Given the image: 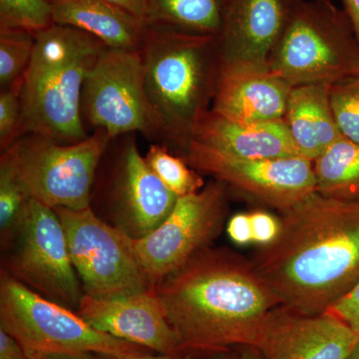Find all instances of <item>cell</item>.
Wrapping results in <instances>:
<instances>
[{"label": "cell", "instance_id": "obj_1", "mask_svg": "<svg viewBox=\"0 0 359 359\" xmlns=\"http://www.w3.org/2000/svg\"><path fill=\"white\" fill-rule=\"evenodd\" d=\"M280 212V235L252 263L283 306L325 313L359 283V200L316 191Z\"/></svg>", "mask_w": 359, "mask_h": 359}, {"label": "cell", "instance_id": "obj_2", "mask_svg": "<svg viewBox=\"0 0 359 359\" xmlns=\"http://www.w3.org/2000/svg\"><path fill=\"white\" fill-rule=\"evenodd\" d=\"M154 290L181 353L254 347L282 306L252 259L226 248L200 250Z\"/></svg>", "mask_w": 359, "mask_h": 359}, {"label": "cell", "instance_id": "obj_3", "mask_svg": "<svg viewBox=\"0 0 359 359\" xmlns=\"http://www.w3.org/2000/svg\"><path fill=\"white\" fill-rule=\"evenodd\" d=\"M139 51L158 139L184 154L216 94L222 67L217 37L146 25Z\"/></svg>", "mask_w": 359, "mask_h": 359}, {"label": "cell", "instance_id": "obj_4", "mask_svg": "<svg viewBox=\"0 0 359 359\" xmlns=\"http://www.w3.org/2000/svg\"><path fill=\"white\" fill-rule=\"evenodd\" d=\"M106 48L95 37L68 26L52 25L35 34L21 89L26 134L60 143H77L89 136L82 118V91Z\"/></svg>", "mask_w": 359, "mask_h": 359}, {"label": "cell", "instance_id": "obj_5", "mask_svg": "<svg viewBox=\"0 0 359 359\" xmlns=\"http://www.w3.org/2000/svg\"><path fill=\"white\" fill-rule=\"evenodd\" d=\"M266 65L292 87L355 75L359 41L346 11L330 0H299Z\"/></svg>", "mask_w": 359, "mask_h": 359}, {"label": "cell", "instance_id": "obj_6", "mask_svg": "<svg viewBox=\"0 0 359 359\" xmlns=\"http://www.w3.org/2000/svg\"><path fill=\"white\" fill-rule=\"evenodd\" d=\"M0 328L29 359L93 353L117 356L152 353L99 332L75 311L42 297L1 269Z\"/></svg>", "mask_w": 359, "mask_h": 359}, {"label": "cell", "instance_id": "obj_7", "mask_svg": "<svg viewBox=\"0 0 359 359\" xmlns=\"http://www.w3.org/2000/svg\"><path fill=\"white\" fill-rule=\"evenodd\" d=\"M111 141L102 129L77 143L27 133L1 154L11 160L29 199L52 209L83 210L91 205L97 172Z\"/></svg>", "mask_w": 359, "mask_h": 359}, {"label": "cell", "instance_id": "obj_8", "mask_svg": "<svg viewBox=\"0 0 359 359\" xmlns=\"http://www.w3.org/2000/svg\"><path fill=\"white\" fill-rule=\"evenodd\" d=\"M1 248V269L42 297L77 311L83 289L52 208L28 199Z\"/></svg>", "mask_w": 359, "mask_h": 359}, {"label": "cell", "instance_id": "obj_9", "mask_svg": "<svg viewBox=\"0 0 359 359\" xmlns=\"http://www.w3.org/2000/svg\"><path fill=\"white\" fill-rule=\"evenodd\" d=\"M85 295L115 299L153 289L132 247V238L101 219L91 207L53 209Z\"/></svg>", "mask_w": 359, "mask_h": 359}, {"label": "cell", "instance_id": "obj_10", "mask_svg": "<svg viewBox=\"0 0 359 359\" xmlns=\"http://www.w3.org/2000/svg\"><path fill=\"white\" fill-rule=\"evenodd\" d=\"M228 189L214 180L199 192L179 197L159 226L145 237L132 238L135 256L153 287L210 247L221 233L228 212Z\"/></svg>", "mask_w": 359, "mask_h": 359}, {"label": "cell", "instance_id": "obj_11", "mask_svg": "<svg viewBox=\"0 0 359 359\" xmlns=\"http://www.w3.org/2000/svg\"><path fill=\"white\" fill-rule=\"evenodd\" d=\"M81 113L84 124L104 130L112 140L137 132L158 139L140 51H103L85 79Z\"/></svg>", "mask_w": 359, "mask_h": 359}, {"label": "cell", "instance_id": "obj_12", "mask_svg": "<svg viewBox=\"0 0 359 359\" xmlns=\"http://www.w3.org/2000/svg\"><path fill=\"white\" fill-rule=\"evenodd\" d=\"M183 158L195 171L280 212L316 191L313 161L302 156L248 159L192 140Z\"/></svg>", "mask_w": 359, "mask_h": 359}, {"label": "cell", "instance_id": "obj_13", "mask_svg": "<svg viewBox=\"0 0 359 359\" xmlns=\"http://www.w3.org/2000/svg\"><path fill=\"white\" fill-rule=\"evenodd\" d=\"M113 141L116 154L106 202L113 226L137 240L164 222L178 197L153 173L139 152L134 134Z\"/></svg>", "mask_w": 359, "mask_h": 359}, {"label": "cell", "instance_id": "obj_14", "mask_svg": "<svg viewBox=\"0 0 359 359\" xmlns=\"http://www.w3.org/2000/svg\"><path fill=\"white\" fill-rule=\"evenodd\" d=\"M358 342V332L332 311L309 314L280 306L254 347L263 359H349Z\"/></svg>", "mask_w": 359, "mask_h": 359}, {"label": "cell", "instance_id": "obj_15", "mask_svg": "<svg viewBox=\"0 0 359 359\" xmlns=\"http://www.w3.org/2000/svg\"><path fill=\"white\" fill-rule=\"evenodd\" d=\"M76 313L92 327L152 353L179 356L178 339L168 323L154 287L115 299L83 295Z\"/></svg>", "mask_w": 359, "mask_h": 359}, {"label": "cell", "instance_id": "obj_16", "mask_svg": "<svg viewBox=\"0 0 359 359\" xmlns=\"http://www.w3.org/2000/svg\"><path fill=\"white\" fill-rule=\"evenodd\" d=\"M299 0H228L218 41L222 63L266 65Z\"/></svg>", "mask_w": 359, "mask_h": 359}, {"label": "cell", "instance_id": "obj_17", "mask_svg": "<svg viewBox=\"0 0 359 359\" xmlns=\"http://www.w3.org/2000/svg\"><path fill=\"white\" fill-rule=\"evenodd\" d=\"M292 89L268 65L222 63L211 109L233 121H278Z\"/></svg>", "mask_w": 359, "mask_h": 359}, {"label": "cell", "instance_id": "obj_18", "mask_svg": "<svg viewBox=\"0 0 359 359\" xmlns=\"http://www.w3.org/2000/svg\"><path fill=\"white\" fill-rule=\"evenodd\" d=\"M192 140L226 154L248 159L302 156L283 120L233 121L212 109L200 116L194 128Z\"/></svg>", "mask_w": 359, "mask_h": 359}, {"label": "cell", "instance_id": "obj_19", "mask_svg": "<svg viewBox=\"0 0 359 359\" xmlns=\"http://www.w3.org/2000/svg\"><path fill=\"white\" fill-rule=\"evenodd\" d=\"M54 25L75 28L95 37L107 48L140 50L144 20L105 0H49Z\"/></svg>", "mask_w": 359, "mask_h": 359}, {"label": "cell", "instance_id": "obj_20", "mask_svg": "<svg viewBox=\"0 0 359 359\" xmlns=\"http://www.w3.org/2000/svg\"><path fill=\"white\" fill-rule=\"evenodd\" d=\"M328 84L292 87L283 121L302 157L313 161L344 136L335 121Z\"/></svg>", "mask_w": 359, "mask_h": 359}, {"label": "cell", "instance_id": "obj_21", "mask_svg": "<svg viewBox=\"0 0 359 359\" xmlns=\"http://www.w3.org/2000/svg\"><path fill=\"white\" fill-rule=\"evenodd\" d=\"M228 0H147L145 25L218 36Z\"/></svg>", "mask_w": 359, "mask_h": 359}, {"label": "cell", "instance_id": "obj_22", "mask_svg": "<svg viewBox=\"0 0 359 359\" xmlns=\"http://www.w3.org/2000/svg\"><path fill=\"white\" fill-rule=\"evenodd\" d=\"M313 163L316 192L332 199L359 200V144L341 136Z\"/></svg>", "mask_w": 359, "mask_h": 359}, {"label": "cell", "instance_id": "obj_23", "mask_svg": "<svg viewBox=\"0 0 359 359\" xmlns=\"http://www.w3.org/2000/svg\"><path fill=\"white\" fill-rule=\"evenodd\" d=\"M144 157L153 173L177 197L191 195L204 188L202 177L183 157L171 153L167 146L153 144Z\"/></svg>", "mask_w": 359, "mask_h": 359}, {"label": "cell", "instance_id": "obj_24", "mask_svg": "<svg viewBox=\"0 0 359 359\" xmlns=\"http://www.w3.org/2000/svg\"><path fill=\"white\" fill-rule=\"evenodd\" d=\"M35 34L0 29V87L6 89L23 79L34 49Z\"/></svg>", "mask_w": 359, "mask_h": 359}, {"label": "cell", "instance_id": "obj_25", "mask_svg": "<svg viewBox=\"0 0 359 359\" xmlns=\"http://www.w3.org/2000/svg\"><path fill=\"white\" fill-rule=\"evenodd\" d=\"M54 25L49 0H0V29L36 34Z\"/></svg>", "mask_w": 359, "mask_h": 359}, {"label": "cell", "instance_id": "obj_26", "mask_svg": "<svg viewBox=\"0 0 359 359\" xmlns=\"http://www.w3.org/2000/svg\"><path fill=\"white\" fill-rule=\"evenodd\" d=\"M330 103L341 134L359 144V72L332 85Z\"/></svg>", "mask_w": 359, "mask_h": 359}, {"label": "cell", "instance_id": "obj_27", "mask_svg": "<svg viewBox=\"0 0 359 359\" xmlns=\"http://www.w3.org/2000/svg\"><path fill=\"white\" fill-rule=\"evenodd\" d=\"M29 199L6 154L0 157V233L8 235L23 205Z\"/></svg>", "mask_w": 359, "mask_h": 359}, {"label": "cell", "instance_id": "obj_28", "mask_svg": "<svg viewBox=\"0 0 359 359\" xmlns=\"http://www.w3.org/2000/svg\"><path fill=\"white\" fill-rule=\"evenodd\" d=\"M23 79L0 92V150L6 152L26 135L21 107Z\"/></svg>", "mask_w": 359, "mask_h": 359}, {"label": "cell", "instance_id": "obj_29", "mask_svg": "<svg viewBox=\"0 0 359 359\" xmlns=\"http://www.w3.org/2000/svg\"><path fill=\"white\" fill-rule=\"evenodd\" d=\"M254 244L264 247L275 242L280 233V217L264 211L250 212Z\"/></svg>", "mask_w": 359, "mask_h": 359}, {"label": "cell", "instance_id": "obj_30", "mask_svg": "<svg viewBox=\"0 0 359 359\" xmlns=\"http://www.w3.org/2000/svg\"><path fill=\"white\" fill-rule=\"evenodd\" d=\"M328 311L337 314L359 334V283Z\"/></svg>", "mask_w": 359, "mask_h": 359}, {"label": "cell", "instance_id": "obj_31", "mask_svg": "<svg viewBox=\"0 0 359 359\" xmlns=\"http://www.w3.org/2000/svg\"><path fill=\"white\" fill-rule=\"evenodd\" d=\"M226 231L235 244L245 245L254 243L250 212H240L231 217L229 219Z\"/></svg>", "mask_w": 359, "mask_h": 359}, {"label": "cell", "instance_id": "obj_32", "mask_svg": "<svg viewBox=\"0 0 359 359\" xmlns=\"http://www.w3.org/2000/svg\"><path fill=\"white\" fill-rule=\"evenodd\" d=\"M0 359H29L18 341L0 328Z\"/></svg>", "mask_w": 359, "mask_h": 359}, {"label": "cell", "instance_id": "obj_33", "mask_svg": "<svg viewBox=\"0 0 359 359\" xmlns=\"http://www.w3.org/2000/svg\"><path fill=\"white\" fill-rule=\"evenodd\" d=\"M111 4L129 11L137 18H141L145 22L146 9H147V0H105Z\"/></svg>", "mask_w": 359, "mask_h": 359}, {"label": "cell", "instance_id": "obj_34", "mask_svg": "<svg viewBox=\"0 0 359 359\" xmlns=\"http://www.w3.org/2000/svg\"><path fill=\"white\" fill-rule=\"evenodd\" d=\"M105 356V355H103ZM107 359H195L189 358H180V356L163 355V354H153V353H145L133 354V355L126 356H117V358H112V356H105ZM240 356L233 355H219L215 358H205V359H238Z\"/></svg>", "mask_w": 359, "mask_h": 359}, {"label": "cell", "instance_id": "obj_35", "mask_svg": "<svg viewBox=\"0 0 359 359\" xmlns=\"http://www.w3.org/2000/svg\"><path fill=\"white\" fill-rule=\"evenodd\" d=\"M341 1L344 4V11L351 20L359 41V0H341Z\"/></svg>", "mask_w": 359, "mask_h": 359}, {"label": "cell", "instance_id": "obj_36", "mask_svg": "<svg viewBox=\"0 0 359 359\" xmlns=\"http://www.w3.org/2000/svg\"><path fill=\"white\" fill-rule=\"evenodd\" d=\"M47 359H107L105 356L93 353L72 354V355L53 356Z\"/></svg>", "mask_w": 359, "mask_h": 359}, {"label": "cell", "instance_id": "obj_37", "mask_svg": "<svg viewBox=\"0 0 359 359\" xmlns=\"http://www.w3.org/2000/svg\"><path fill=\"white\" fill-rule=\"evenodd\" d=\"M238 359H263V358H262L261 353L257 351L256 347L245 346L244 351L241 353Z\"/></svg>", "mask_w": 359, "mask_h": 359}, {"label": "cell", "instance_id": "obj_38", "mask_svg": "<svg viewBox=\"0 0 359 359\" xmlns=\"http://www.w3.org/2000/svg\"><path fill=\"white\" fill-rule=\"evenodd\" d=\"M349 359H359V342L358 346L355 347L353 353L351 354V358Z\"/></svg>", "mask_w": 359, "mask_h": 359}]
</instances>
